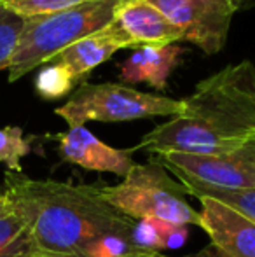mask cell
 <instances>
[{
	"label": "cell",
	"instance_id": "cell-1",
	"mask_svg": "<svg viewBox=\"0 0 255 257\" xmlns=\"http://www.w3.org/2000/svg\"><path fill=\"white\" fill-rule=\"evenodd\" d=\"M182 114L143 135L133 151L218 156L255 140V65H227L197 82Z\"/></svg>",
	"mask_w": 255,
	"mask_h": 257
},
{
	"label": "cell",
	"instance_id": "cell-2",
	"mask_svg": "<svg viewBox=\"0 0 255 257\" xmlns=\"http://www.w3.org/2000/svg\"><path fill=\"white\" fill-rule=\"evenodd\" d=\"M6 196L44 257H86L107 234H131L136 220L103 200L100 187L6 173Z\"/></svg>",
	"mask_w": 255,
	"mask_h": 257
},
{
	"label": "cell",
	"instance_id": "cell-3",
	"mask_svg": "<svg viewBox=\"0 0 255 257\" xmlns=\"http://www.w3.org/2000/svg\"><path fill=\"white\" fill-rule=\"evenodd\" d=\"M126 0H88L62 13L25 20L16 49L7 67L9 81L53 61L63 49L105 30Z\"/></svg>",
	"mask_w": 255,
	"mask_h": 257
},
{
	"label": "cell",
	"instance_id": "cell-4",
	"mask_svg": "<svg viewBox=\"0 0 255 257\" xmlns=\"http://www.w3.org/2000/svg\"><path fill=\"white\" fill-rule=\"evenodd\" d=\"M103 200L135 220L154 217L170 224L201 227V213L187 201L184 186L156 159L135 165L116 186L100 187Z\"/></svg>",
	"mask_w": 255,
	"mask_h": 257
},
{
	"label": "cell",
	"instance_id": "cell-5",
	"mask_svg": "<svg viewBox=\"0 0 255 257\" xmlns=\"http://www.w3.org/2000/svg\"><path fill=\"white\" fill-rule=\"evenodd\" d=\"M182 100L142 93L117 82H84L67 103L56 108L55 114L67 122L68 128H75L89 121L123 122L157 115L177 117L182 114Z\"/></svg>",
	"mask_w": 255,
	"mask_h": 257
},
{
	"label": "cell",
	"instance_id": "cell-6",
	"mask_svg": "<svg viewBox=\"0 0 255 257\" xmlns=\"http://www.w3.org/2000/svg\"><path fill=\"white\" fill-rule=\"evenodd\" d=\"M180 184L222 191H255V140L218 156L163 153L154 156Z\"/></svg>",
	"mask_w": 255,
	"mask_h": 257
},
{
	"label": "cell",
	"instance_id": "cell-7",
	"mask_svg": "<svg viewBox=\"0 0 255 257\" xmlns=\"http://www.w3.org/2000/svg\"><path fill=\"white\" fill-rule=\"evenodd\" d=\"M178 30L182 41L217 54L225 46L236 7L231 0H149Z\"/></svg>",
	"mask_w": 255,
	"mask_h": 257
},
{
	"label": "cell",
	"instance_id": "cell-8",
	"mask_svg": "<svg viewBox=\"0 0 255 257\" xmlns=\"http://www.w3.org/2000/svg\"><path fill=\"white\" fill-rule=\"evenodd\" d=\"M201 201V229L220 257H255V222L229 205L211 198Z\"/></svg>",
	"mask_w": 255,
	"mask_h": 257
},
{
	"label": "cell",
	"instance_id": "cell-9",
	"mask_svg": "<svg viewBox=\"0 0 255 257\" xmlns=\"http://www.w3.org/2000/svg\"><path fill=\"white\" fill-rule=\"evenodd\" d=\"M58 151L63 161L77 165L81 168L100 173H114L126 177L136 165L133 161V149H114L100 139H96L86 126L68 128V132L56 135Z\"/></svg>",
	"mask_w": 255,
	"mask_h": 257
},
{
	"label": "cell",
	"instance_id": "cell-10",
	"mask_svg": "<svg viewBox=\"0 0 255 257\" xmlns=\"http://www.w3.org/2000/svg\"><path fill=\"white\" fill-rule=\"evenodd\" d=\"M114 21L136 48L170 46L182 41V32L149 0H126Z\"/></svg>",
	"mask_w": 255,
	"mask_h": 257
},
{
	"label": "cell",
	"instance_id": "cell-11",
	"mask_svg": "<svg viewBox=\"0 0 255 257\" xmlns=\"http://www.w3.org/2000/svg\"><path fill=\"white\" fill-rule=\"evenodd\" d=\"M136 48L133 41L116 25V21L109 25L105 30L95 35L82 39L75 44L63 49L55 58V63H60L72 74L75 82L84 81L96 67L107 61L117 49Z\"/></svg>",
	"mask_w": 255,
	"mask_h": 257
},
{
	"label": "cell",
	"instance_id": "cell-12",
	"mask_svg": "<svg viewBox=\"0 0 255 257\" xmlns=\"http://www.w3.org/2000/svg\"><path fill=\"white\" fill-rule=\"evenodd\" d=\"M185 51L175 44L170 46H142L121 63L119 79L126 84L147 82L163 91L173 68L178 65Z\"/></svg>",
	"mask_w": 255,
	"mask_h": 257
},
{
	"label": "cell",
	"instance_id": "cell-13",
	"mask_svg": "<svg viewBox=\"0 0 255 257\" xmlns=\"http://www.w3.org/2000/svg\"><path fill=\"white\" fill-rule=\"evenodd\" d=\"M0 257H44L35 247L30 227L11 201L0 212Z\"/></svg>",
	"mask_w": 255,
	"mask_h": 257
},
{
	"label": "cell",
	"instance_id": "cell-14",
	"mask_svg": "<svg viewBox=\"0 0 255 257\" xmlns=\"http://www.w3.org/2000/svg\"><path fill=\"white\" fill-rule=\"evenodd\" d=\"M32 151V144L25 139L23 130L18 126L0 128V163L7 166V172L23 173L21 159Z\"/></svg>",
	"mask_w": 255,
	"mask_h": 257
},
{
	"label": "cell",
	"instance_id": "cell-15",
	"mask_svg": "<svg viewBox=\"0 0 255 257\" xmlns=\"http://www.w3.org/2000/svg\"><path fill=\"white\" fill-rule=\"evenodd\" d=\"M187 194L194 198H211L224 205H229L252 219L255 222V191H222L210 189V187L194 186V184H182Z\"/></svg>",
	"mask_w": 255,
	"mask_h": 257
},
{
	"label": "cell",
	"instance_id": "cell-16",
	"mask_svg": "<svg viewBox=\"0 0 255 257\" xmlns=\"http://www.w3.org/2000/svg\"><path fill=\"white\" fill-rule=\"evenodd\" d=\"M88 0H0V6L20 16L21 20H30V18L62 13Z\"/></svg>",
	"mask_w": 255,
	"mask_h": 257
},
{
	"label": "cell",
	"instance_id": "cell-17",
	"mask_svg": "<svg viewBox=\"0 0 255 257\" xmlns=\"http://www.w3.org/2000/svg\"><path fill=\"white\" fill-rule=\"evenodd\" d=\"M75 81L72 74L60 63L44 67L35 79V89L44 100H58L68 95L74 88Z\"/></svg>",
	"mask_w": 255,
	"mask_h": 257
},
{
	"label": "cell",
	"instance_id": "cell-18",
	"mask_svg": "<svg viewBox=\"0 0 255 257\" xmlns=\"http://www.w3.org/2000/svg\"><path fill=\"white\" fill-rule=\"evenodd\" d=\"M168 222L154 217L140 219L135 222L131 231V240L135 247L145 252H161L164 250V233Z\"/></svg>",
	"mask_w": 255,
	"mask_h": 257
},
{
	"label": "cell",
	"instance_id": "cell-19",
	"mask_svg": "<svg viewBox=\"0 0 255 257\" xmlns=\"http://www.w3.org/2000/svg\"><path fill=\"white\" fill-rule=\"evenodd\" d=\"M23 25L25 20L0 6V70L9 67Z\"/></svg>",
	"mask_w": 255,
	"mask_h": 257
},
{
	"label": "cell",
	"instance_id": "cell-20",
	"mask_svg": "<svg viewBox=\"0 0 255 257\" xmlns=\"http://www.w3.org/2000/svg\"><path fill=\"white\" fill-rule=\"evenodd\" d=\"M189 226H180V224H170L166 226L164 233V250L166 248H178L184 245V241L189 236Z\"/></svg>",
	"mask_w": 255,
	"mask_h": 257
},
{
	"label": "cell",
	"instance_id": "cell-21",
	"mask_svg": "<svg viewBox=\"0 0 255 257\" xmlns=\"http://www.w3.org/2000/svg\"><path fill=\"white\" fill-rule=\"evenodd\" d=\"M211 248H213V247H211ZM213 250H215V248H213ZM147 257H170V255H164L163 252H154V254H150V255H147ZM191 257H220V255H218L217 252H213V254H211V255H208V250H206V252H204V254H199V255H191Z\"/></svg>",
	"mask_w": 255,
	"mask_h": 257
},
{
	"label": "cell",
	"instance_id": "cell-22",
	"mask_svg": "<svg viewBox=\"0 0 255 257\" xmlns=\"http://www.w3.org/2000/svg\"><path fill=\"white\" fill-rule=\"evenodd\" d=\"M7 205H9V200H7L6 193H4V191H0V212H2Z\"/></svg>",
	"mask_w": 255,
	"mask_h": 257
},
{
	"label": "cell",
	"instance_id": "cell-23",
	"mask_svg": "<svg viewBox=\"0 0 255 257\" xmlns=\"http://www.w3.org/2000/svg\"><path fill=\"white\" fill-rule=\"evenodd\" d=\"M231 2L234 4L236 11H239V9H243V7L248 6V0H231Z\"/></svg>",
	"mask_w": 255,
	"mask_h": 257
},
{
	"label": "cell",
	"instance_id": "cell-24",
	"mask_svg": "<svg viewBox=\"0 0 255 257\" xmlns=\"http://www.w3.org/2000/svg\"><path fill=\"white\" fill-rule=\"evenodd\" d=\"M252 4H255V0H248V6H252Z\"/></svg>",
	"mask_w": 255,
	"mask_h": 257
}]
</instances>
